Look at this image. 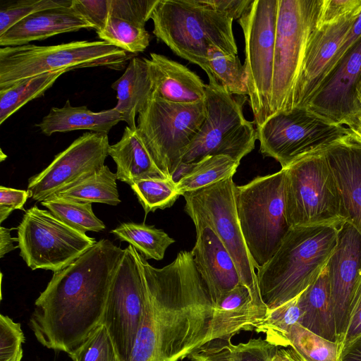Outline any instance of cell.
<instances>
[{
    "mask_svg": "<svg viewBox=\"0 0 361 361\" xmlns=\"http://www.w3.org/2000/svg\"><path fill=\"white\" fill-rule=\"evenodd\" d=\"M289 347L305 361H341L338 341L327 340L303 327L294 324L287 334Z\"/></svg>",
    "mask_w": 361,
    "mask_h": 361,
    "instance_id": "obj_37",
    "label": "cell"
},
{
    "mask_svg": "<svg viewBox=\"0 0 361 361\" xmlns=\"http://www.w3.org/2000/svg\"><path fill=\"white\" fill-rule=\"evenodd\" d=\"M205 85V118L187 148L182 164H192L207 156L226 155L240 163L255 148V122L243 114L245 96L228 93L212 76Z\"/></svg>",
    "mask_w": 361,
    "mask_h": 361,
    "instance_id": "obj_7",
    "label": "cell"
},
{
    "mask_svg": "<svg viewBox=\"0 0 361 361\" xmlns=\"http://www.w3.org/2000/svg\"><path fill=\"white\" fill-rule=\"evenodd\" d=\"M188 359L191 361H228L225 341L209 342L190 355Z\"/></svg>",
    "mask_w": 361,
    "mask_h": 361,
    "instance_id": "obj_47",
    "label": "cell"
},
{
    "mask_svg": "<svg viewBox=\"0 0 361 361\" xmlns=\"http://www.w3.org/2000/svg\"><path fill=\"white\" fill-rule=\"evenodd\" d=\"M130 187L146 215L159 209L171 207L181 195L172 178L142 179Z\"/></svg>",
    "mask_w": 361,
    "mask_h": 361,
    "instance_id": "obj_38",
    "label": "cell"
},
{
    "mask_svg": "<svg viewBox=\"0 0 361 361\" xmlns=\"http://www.w3.org/2000/svg\"><path fill=\"white\" fill-rule=\"evenodd\" d=\"M109 146L106 134L83 133L56 155L47 168L28 179L27 190L31 197L42 202L99 171L104 166Z\"/></svg>",
    "mask_w": 361,
    "mask_h": 361,
    "instance_id": "obj_17",
    "label": "cell"
},
{
    "mask_svg": "<svg viewBox=\"0 0 361 361\" xmlns=\"http://www.w3.org/2000/svg\"><path fill=\"white\" fill-rule=\"evenodd\" d=\"M92 28L71 6L44 10L21 20L0 36L1 47L28 44L30 42L82 29Z\"/></svg>",
    "mask_w": 361,
    "mask_h": 361,
    "instance_id": "obj_25",
    "label": "cell"
},
{
    "mask_svg": "<svg viewBox=\"0 0 361 361\" xmlns=\"http://www.w3.org/2000/svg\"><path fill=\"white\" fill-rule=\"evenodd\" d=\"M299 296L277 307L268 309L254 331L264 334L265 339L277 347H289L287 334L294 324L299 323L301 317Z\"/></svg>",
    "mask_w": 361,
    "mask_h": 361,
    "instance_id": "obj_36",
    "label": "cell"
},
{
    "mask_svg": "<svg viewBox=\"0 0 361 361\" xmlns=\"http://www.w3.org/2000/svg\"><path fill=\"white\" fill-rule=\"evenodd\" d=\"M282 169H285L286 212L290 228L345 221L338 189L323 150Z\"/></svg>",
    "mask_w": 361,
    "mask_h": 361,
    "instance_id": "obj_10",
    "label": "cell"
},
{
    "mask_svg": "<svg viewBox=\"0 0 361 361\" xmlns=\"http://www.w3.org/2000/svg\"><path fill=\"white\" fill-rule=\"evenodd\" d=\"M342 223L289 229L275 254L256 272L269 310L297 297L315 281L336 249Z\"/></svg>",
    "mask_w": 361,
    "mask_h": 361,
    "instance_id": "obj_3",
    "label": "cell"
},
{
    "mask_svg": "<svg viewBox=\"0 0 361 361\" xmlns=\"http://www.w3.org/2000/svg\"><path fill=\"white\" fill-rule=\"evenodd\" d=\"M111 87L116 92L117 98L114 108L122 115L129 128L135 129V117L145 109L153 92L145 59L133 57L124 73Z\"/></svg>",
    "mask_w": 361,
    "mask_h": 361,
    "instance_id": "obj_28",
    "label": "cell"
},
{
    "mask_svg": "<svg viewBox=\"0 0 361 361\" xmlns=\"http://www.w3.org/2000/svg\"><path fill=\"white\" fill-rule=\"evenodd\" d=\"M41 204L59 220L71 228L85 233L102 231L105 225L93 212L92 203L49 197Z\"/></svg>",
    "mask_w": 361,
    "mask_h": 361,
    "instance_id": "obj_35",
    "label": "cell"
},
{
    "mask_svg": "<svg viewBox=\"0 0 361 361\" xmlns=\"http://www.w3.org/2000/svg\"><path fill=\"white\" fill-rule=\"evenodd\" d=\"M267 312L255 303L247 286H238L215 303L210 321L209 342H230L233 336L241 331H254Z\"/></svg>",
    "mask_w": 361,
    "mask_h": 361,
    "instance_id": "obj_23",
    "label": "cell"
},
{
    "mask_svg": "<svg viewBox=\"0 0 361 361\" xmlns=\"http://www.w3.org/2000/svg\"><path fill=\"white\" fill-rule=\"evenodd\" d=\"M145 288L138 252L130 245L112 279L101 324L106 327L119 361H128L144 313Z\"/></svg>",
    "mask_w": 361,
    "mask_h": 361,
    "instance_id": "obj_15",
    "label": "cell"
},
{
    "mask_svg": "<svg viewBox=\"0 0 361 361\" xmlns=\"http://www.w3.org/2000/svg\"><path fill=\"white\" fill-rule=\"evenodd\" d=\"M121 121H123L122 115L114 108L95 112L86 106H73L68 99L62 107H52L35 126L47 136L81 130L108 135Z\"/></svg>",
    "mask_w": 361,
    "mask_h": 361,
    "instance_id": "obj_26",
    "label": "cell"
},
{
    "mask_svg": "<svg viewBox=\"0 0 361 361\" xmlns=\"http://www.w3.org/2000/svg\"><path fill=\"white\" fill-rule=\"evenodd\" d=\"M153 34L177 56L208 73L207 53L216 47L238 54L233 20L204 0H158L152 10Z\"/></svg>",
    "mask_w": 361,
    "mask_h": 361,
    "instance_id": "obj_4",
    "label": "cell"
},
{
    "mask_svg": "<svg viewBox=\"0 0 361 361\" xmlns=\"http://www.w3.org/2000/svg\"><path fill=\"white\" fill-rule=\"evenodd\" d=\"M23 350L13 359H11L8 361H21L23 358Z\"/></svg>",
    "mask_w": 361,
    "mask_h": 361,
    "instance_id": "obj_54",
    "label": "cell"
},
{
    "mask_svg": "<svg viewBox=\"0 0 361 361\" xmlns=\"http://www.w3.org/2000/svg\"><path fill=\"white\" fill-rule=\"evenodd\" d=\"M132 58V54L103 40L1 47L0 90L26 78L60 70L94 67L121 70Z\"/></svg>",
    "mask_w": 361,
    "mask_h": 361,
    "instance_id": "obj_5",
    "label": "cell"
},
{
    "mask_svg": "<svg viewBox=\"0 0 361 361\" xmlns=\"http://www.w3.org/2000/svg\"><path fill=\"white\" fill-rule=\"evenodd\" d=\"M108 153L116 164L117 179L130 185L142 179L167 178L154 162L137 128L127 126L121 140L109 146Z\"/></svg>",
    "mask_w": 361,
    "mask_h": 361,
    "instance_id": "obj_27",
    "label": "cell"
},
{
    "mask_svg": "<svg viewBox=\"0 0 361 361\" xmlns=\"http://www.w3.org/2000/svg\"><path fill=\"white\" fill-rule=\"evenodd\" d=\"M207 75H212L228 93L236 96L248 95L245 68L237 54L210 47L207 53Z\"/></svg>",
    "mask_w": 361,
    "mask_h": 361,
    "instance_id": "obj_34",
    "label": "cell"
},
{
    "mask_svg": "<svg viewBox=\"0 0 361 361\" xmlns=\"http://www.w3.org/2000/svg\"><path fill=\"white\" fill-rule=\"evenodd\" d=\"M323 151L338 189L343 216L361 234V140L353 133Z\"/></svg>",
    "mask_w": 361,
    "mask_h": 361,
    "instance_id": "obj_20",
    "label": "cell"
},
{
    "mask_svg": "<svg viewBox=\"0 0 361 361\" xmlns=\"http://www.w3.org/2000/svg\"><path fill=\"white\" fill-rule=\"evenodd\" d=\"M240 163L226 155L207 156L189 164L187 171L176 181L181 195L196 191L233 177Z\"/></svg>",
    "mask_w": 361,
    "mask_h": 361,
    "instance_id": "obj_30",
    "label": "cell"
},
{
    "mask_svg": "<svg viewBox=\"0 0 361 361\" xmlns=\"http://www.w3.org/2000/svg\"><path fill=\"white\" fill-rule=\"evenodd\" d=\"M11 229L0 227V257H3L8 252L18 247L13 245V242L18 241V238L11 237L10 234Z\"/></svg>",
    "mask_w": 361,
    "mask_h": 361,
    "instance_id": "obj_50",
    "label": "cell"
},
{
    "mask_svg": "<svg viewBox=\"0 0 361 361\" xmlns=\"http://www.w3.org/2000/svg\"><path fill=\"white\" fill-rule=\"evenodd\" d=\"M360 92H361V82H360Z\"/></svg>",
    "mask_w": 361,
    "mask_h": 361,
    "instance_id": "obj_57",
    "label": "cell"
},
{
    "mask_svg": "<svg viewBox=\"0 0 361 361\" xmlns=\"http://www.w3.org/2000/svg\"><path fill=\"white\" fill-rule=\"evenodd\" d=\"M116 180V174L104 165L92 175L50 197L116 206L121 202Z\"/></svg>",
    "mask_w": 361,
    "mask_h": 361,
    "instance_id": "obj_31",
    "label": "cell"
},
{
    "mask_svg": "<svg viewBox=\"0 0 361 361\" xmlns=\"http://www.w3.org/2000/svg\"><path fill=\"white\" fill-rule=\"evenodd\" d=\"M145 59L154 95L180 104L204 101L206 84L195 72L159 54L150 53V58Z\"/></svg>",
    "mask_w": 361,
    "mask_h": 361,
    "instance_id": "obj_24",
    "label": "cell"
},
{
    "mask_svg": "<svg viewBox=\"0 0 361 361\" xmlns=\"http://www.w3.org/2000/svg\"><path fill=\"white\" fill-rule=\"evenodd\" d=\"M361 341V271L350 300L345 327L338 342L341 359Z\"/></svg>",
    "mask_w": 361,
    "mask_h": 361,
    "instance_id": "obj_41",
    "label": "cell"
},
{
    "mask_svg": "<svg viewBox=\"0 0 361 361\" xmlns=\"http://www.w3.org/2000/svg\"><path fill=\"white\" fill-rule=\"evenodd\" d=\"M253 0H204L216 11L233 20H238L249 8Z\"/></svg>",
    "mask_w": 361,
    "mask_h": 361,
    "instance_id": "obj_48",
    "label": "cell"
},
{
    "mask_svg": "<svg viewBox=\"0 0 361 361\" xmlns=\"http://www.w3.org/2000/svg\"><path fill=\"white\" fill-rule=\"evenodd\" d=\"M6 157H7V156L6 154H4L2 152V150L1 149V156H0L1 161H4Z\"/></svg>",
    "mask_w": 361,
    "mask_h": 361,
    "instance_id": "obj_55",
    "label": "cell"
},
{
    "mask_svg": "<svg viewBox=\"0 0 361 361\" xmlns=\"http://www.w3.org/2000/svg\"><path fill=\"white\" fill-rule=\"evenodd\" d=\"M279 0H253L238 19L245 40L249 104L256 128L271 116L274 55Z\"/></svg>",
    "mask_w": 361,
    "mask_h": 361,
    "instance_id": "obj_12",
    "label": "cell"
},
{
    "mask_svg": "<svg viewBox=\"0 0 361 361\" xmlns=\"http://www.w3.org/2000/svg\"><path fill=\"white\" fill-rule=\"evenodd\" d=\"M66 70L38 75L0 90V124L30 101L42 97Z\"/></svg>",
    "mask_w": 361,
    "mask_h": 361,
    "instance_id": "obj_32",
    "label": "cell"
},
{
    "mask_svg": "<svg viewBox=\"0 0 361 361\" xmlns=\"http://www.w3.org/2000/svg\"><path fill=\"white\" fill-rule=\"evenodd\" d=\"M349 128L361 140V119L355 125Z\"/></svg>",
    "mask_w": 361,
    "mask_h": 361,
    "instance_id": "obj_53",
    "label": "cell"
},
{
    "mask_svg": "<svg viewBox=\"0 0 361 361\" xmlns=\"http://www.w3.org/2000/svg\"><path fill=\"white\" fill-rule=\"evenodd\" d=\"M361 37V12L355 20L353 24L350 27L348 33L346 34L343 42L338 50L329 70L331 67L337 63L339 59L344 54V53L355 42Z\"/></svg>",
    "mask_w": 361,
    "mask_h": 361,
    "instance_id": "obj_49",
    "label": "cell"
},
{
    "mask_svg": "<svg viewBox=\"0 0 361 361\" xmlns=\"http://www.w3.org/2000/svg\"><path fill=\"white\" fill-rule=\"evenodd\" d=\"M17 230L20 255L32 270L59 271L97 242L37 206L25 211Z\"/></svg>",
    "mask_w": 361,
    "mask_h": 361,
    "instance_id": "obj_14",
    "label": "cell"
},
{
    "mask_svg": "<svg viewBox=\"0 0 361 361\" xmlns=\"http://www.w3.org/2000/svg\"><path fill=\"white\" fill-rule=\"evenodd\" d=\"M124 250L101 239L54 272L35 302L29 326L43 346L69 354L101 324L109 288Z\"/></svg>",
    "mask_w": 361,
    "mask_h": 361,
    "instance_id": "obj_2",
    "label": "cell"
},
{
    "mask_svg": "<svg viewBox=\"0 0 361 361\" xmlns=\"http://www.w3.org/2000/svg\"><path fill=\"white\" fill-rule=\"evenodd\" d=\"M145 302L128 361H181L209 343L214 302L191 251L162 268L139 252Z\"/></svg>",
    "mask_w": 361,
    "mask_h": 361,
    "instance_id": "obj_1",
    "label": "cell"
},
{
    "mask_svg": "<svg viewBox=\"0 0 361 361\" xmlns=\"http://www.w3.org/2000/svg\"><path fill=\"white\" fill-rule=\"evenodd\" d=\"M68 355L73 361H119L109 333L102 324L95 327Z\"/></svg>",
    "mask_w": 361,
    "mask_h": 361,
    "instance_id": "obj_39",
    "label": "cell"
},
{
    "mask_svg": "<svg viewBox=\"0 0 361 361\" xmlns=\"http://www.w3.org/2000/svg\"><path fill=\"white\" fill-rule=\"evenodd\" d=\"M109 6L110 0H72L71 7L99 32L106 25Z\"/></svg>",
    "mask_w": 361,
    "mask_h": 361,
    "instance_id": "obj_45",
    "label": "cell"
},
{
    "mask_svg": "<svg viewBox=\"0 0 361 361\" xmlns=\"http://www.w3.org/2000/svg\"><path fill=\"white\" fill-rule=\"evenodd\" d=\"M233 177L200 190L185 192V212L195 229L209 227L233 258L242 283L247 286L255 303L268 311L262 300L255 267L243 238L237 216Z\"/></svg>",
    "mask_w": 361,
    "mask_h": 361,
    "instance_id": "obj_9",
    "label": "cell"
},
{
    "mask_svg": "<svg viewBox=\"0 0 361 361\" xmlns=\"http://www.w3.org/2000/svg\"><path fill=\"white\" fill-rule=\"evenodd\" d=\"M238 219L255 269L265 265L290 228L286 212L285 169L235 186Z\"/></svg>",
    "mask_w": 361,
    "mask_h": 361,
    "instance_id": "obj_6",
    "label": "cell"
},
{
    "mask_svg": "<svg viewBox=\"0 0 361 361\" xmlns=\"http://www.w3.org/2000/svg\"><path fill=\"white\" fill-rule=\"evenodd\" d=\"M31 192L28 190H19L0 187V224L8 217L14 209L25 211L24 204Z\"/></svg>",
    "mask_w": 361,
    "mask_h": 361,
    "instance_id": "obj_46",
    "label": "cell"
},
{
    "mask_svg": "<svg viewBox=\"0 0 361 361\" xmlns=\"http://www.w3.org/2000/svg\"><path fill=\"white\" fill-rule=\"evenodd\" d=\"M342 361H361V341L345 354Z\"/></svg>",
    "mask_w": 361,
    "mask_h": 361,
    "instance_id": "obj_52",
    "label": "cell"
},
{
    "mask_svg": "<svg viewBox=\"0 0 361 361\" xmlns=\"http://www.w3.org/2000/svg\"><path fill=\"white\" fill-rule=\"evenodd\" d=\"M158 0H110L109 16L98 37L130 54L144 51L150 35L145 29Z\"/></svg>",
    "mask_w": 361,
    "mask_h": 361,
    "instance_id": "obj_21",
    "label": "cell"
},
{
    "mask_svg": "<svg viewBox=\"0 0 361 361\" xmlns=\"http://www.w3.org/2000/svg\"><path fill=\"white\" fill-rule=\"evenodd\" d=\"M298 302L301 312L299 324L327 340L337 341L327 265L300 294Z\"/></svg>",
    "mask_w": 361,
    "mask_h": 361,
    "instance_id": "obj_29",
    "label": "cell"
},
{
    "mask_svg": "<svg viewBox=\"0 0 361 361\" xmlns=\"http://www.w3.org/2000/svg\"><path fill=\"white\" fill-rule=\"evenodd\" d=\"M25 337L20 324L9 317L0 315V361L14 358L23 350Z\"/></svg>",
    "mask_w": 361,
    "mask_h": 361,
    "instance_id": "obj_43",
    "label": "cell"
},
{
    "mask_svg": "<svg viewBox=\"0 0 361 361\" xmlns=\"http://www.w3.org/2000/svg\"><path fill=\"white\" fill-rule=\"evenodd\" d=\"M196 233L191 252L215 305L226 293L243 283L233 258L215 233L204 226Z\"/></svg>",
    "mask_w": 361,
    "mask_h": 361,
    "instance_id": "obj_22",
    "label": "cell"
},
{
    "mask_svg": "<svg viewBox=\"0 0 361 361\" xmlns=\"http://www.w3.org/2000/svg\"><path fill=\"white\" fill-rule=\"evenodd\" d=\"M361 37L324 76L306 108L329 121L350 128L361 119Z\"/></svg>",
    "mask_w": 361,
    "mask_h": 361,
    "instance_id": "obj_16",
    "label": "cell"
},
{
    "mask_svg": "<svg viewBox=\"0 0 361 361\" xmlns=\"http://www.w3.org/2000/svg\"><path fill=\"white\" fill-rule=\"evenodd\" d=\"M256 130L260 152L276 159L281 168L353 134L349 128L331 123L306 107L275 114Z\"/></svg>",
    "mask_w": 361,
    "mask_h": 361,
    "instance_id": "obj_13",
    "label": "cell"
},
{
    "mask_svg": "<svg viewBox=\"0 0 361 361\" xmlns=\"http://www.w3.org/2000/svg\"><path fill=\"white\" fill-rule=\"evenodd\" d=\"M358 15L332 24L320 27L316 25L312 30L294 88L293 108L306 106L328 73L343 39Z\"/></svg>",
    "mask_w": 361,
    "mask_h": 361,
    "instance_id": "obj_19",
    "label": "cell"
},
{
    "mask_svg": "<svg viewBox=\"0 0 361 361\" xmlns=\"http://www.w3.org/2000/svg\"><path fill=\"white\" fill-rule=\"evenodd\" d=\"M361 12V0H321L317 27L336 23Z\"/></svg>",
    "mask_w": 361,
    "mask_h": 361,
    "instance_id": "obj_44",
    "label": "cell"
},
{
    "mask_svg": "<svg viewBox=\"0 0 361 361\" xmlns=\"http://www.w3.org/2000/svg\"><path fill=\"white\" fill-rule=\"evenodd\" d=\"M111 233L121 241L128 242L145 259L161 260L166 249L175 242L163 230L144 223H122Z\"/></svg>",
    "mask_w": 361,
    "mask_h": 361,
    "instance_id": "obj_33",
    "label": "cell"
},
{
    "mask_svg": "<svg viewBox=\"0 0 361 361\" xmlns=\"http://www.w3.org/2000/svg\"><path fill=\"white\" fill-rule=\"evenodd\" d=\"M228 361H271L277 346L261 337L233 344L225 342Z\"/></svg>",
    "mask_w": 361,
    "mask_h": 361,
    "instance_id": "obj_42",
    "label": "cell"
},
{
    "mask_svg": "<svg viewBox=\"0 0 361 361\" xmlns=\"http://www.w3.org/2000/svg\"><path fill=\"white\" fill-rule=\"evenodd\" d=\"M337 341L345 327L354 288L361 271V234L345 221L338 228L336 249L327 264Z\"/></svg>",
    "mask_w": 361,
    "mask_h": 361,
    "instance_id": "obj_18",
    "label": "cell"
},
{
    "mask_svg": "<svg viewBox=\"0 0 361 361\" xmlns=\"http://www.w3.org/2000/svg\"><path fill=\"white\" fill-rule=\"evenodd\" d=\"M320 4L321 0H279L271 116L293 108L295 82Z\"/></svg>",
    "mask_w": 361,
    "mask_h": 361,
    "instance_id": "obj_11",
    "label": "cell"
},
{
    "mask_svg": "<svg viewBox=\"0 0 361 361\" xmlns=\"http://www.w3.org/2000/svg\"><path fill=\"white\" fill-rule=\"evenodd\" d=\"M72 0H20L0 8V36L21 20L35 13L71 6Z\"/></svg>",
    "mask_w": 361,
    "mask_h": 361,
    "instance_id": "obj_40",
    "label": "cell"
},
{
    "mask_svg": "<svg viewBox=\"0 0 361 361\" xmlns=\"http://www.w3.org/2000/svg\"><path fill=\"white\" fill-rule=\"evenodd\" d=\"M301 358H302V361H305V360L302 357H301ZM341 361H342V360H341Z\"/></svg>",
    "mask_w": 361,
    "mask_h": 361,
    "instance_id": "obj_56",
    "label": "cell"
},
{
    "mask_svg": "<svg viewBox=\"0 0 361 361\" xmlns=\"http://www.w3.org/2000/svg\"><path fill=\"white\" fill-rule=\"evenodd\" d=\"M271 361H302V358L291 347H278Z\"/></svg>",
    "mask_w": 361,
    "mask_h": 361,
    "instance_id": "obj_51",
    "label": "cell"
},
{
    "mask_svg": "<svg viewBox=\"0 0 361 361\" xmlns=\"http://www.w3.org/2000/svg\"><path fill=\"white\" fill-rule=\"evenodd\" d=\"M204 118V101L174 103L153 94L139 113L138 134L154 162L167 178H174Z\"/></svg>",
    "mask_w": 361,
    "mask_h": 361,
    "instance_id": "obj_8",
    "label": "cell"
}]
</instances>
